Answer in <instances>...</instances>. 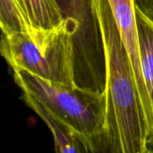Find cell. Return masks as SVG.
<instances>
[{
  "mask_svg": "<svg viewBox=\"0 0 153 153\" xmlns=\"http://www.w3.org/2000/svg\"><path fill=\"white\" fill-rule=\"evenodd\" d=\"M106 62L105 152L147 153L149 127L133 65L108 0H93Z\"/></svg>",
  "mask_w": 153,
  "mask_h": 153,
  "instance_id": "6da1fadb",
  "label": "cell"
},
{
  "mask_svg": "<svg viewBox=\"0 0 153 153\" xmlns=\"http://www.w3.org/2000/svg\"><path fill=\"white\" fill-rule=\"evenodd\" d=\"M21 2L34 28L52 29L64 20L57 0H21Z\"/></svg>",
  "mask_w": 153,
  "mask_h": 153,
  "instance_id": "52a82bcc",
  "label": "cell"
},
{
  "mask_svg": "<svg viewBox=\"0 0 153 153\" xmlns=\"http://www.w3.org/2000/svg\"><path fill=\"white\" fill-rule=\"evenodd\" d=\"M22 99L49 128L54 138L55 150L56 152H94L91 143L83 135L52 112L34 95L28 91H22Z\"/></svg>",
  "mask_w": 153,
  "mask_h": 153,
  "instance_id": "5b68a950",
  "label": "cell"
},
{
  "mask_svg": "<svg viewBox=\"0 0 153 153\" xmlns=\"http://www.w3.org/2000/svg\"><path fill=\"white\" fill-rule=\"evenodd\" d=\"M75 24L64 18L52 29L35 28L31 34H2L1 55L13 70H25L62 85L75 87Z\"/></svg>",
  "mask_w": 153,
  "mask_h": 153,
  "instance_id": "7a4b0ae2",
  "label": "cell"
},
{
  "mask_svg": "<svg viewBox=\"0 0 153 153\" xmlns=\"http://www.w3.org/2000/svg\"><path fill=\"white\" fill-rule=\"evenodd\" d=\"M138 28L142 71L150 96L152 109V124L148 141L153 138V21L135 6ZM147 141V142H148Z\"/></svg>",
  "mask_w": 153,
  "mask_h": 153,
  "instance_id": "8992f818",
  "label": "cell"
},
{
  "mask_svg": "<svg viewBox=\"0 0 153 153\" xmlns=\"http://www.w3.org/2000/svg\"><path fill=\"white\" fill-rule=\"evenodd\" d=\"M0 25L2 34L17 32L31 34L34 27L28 19L21 0H0Z\"/></svg>",
  "mask_w": 153,
  "mask_h": 153,
  "instance_id": "ba28073f",
  "label": "cell"
},
{
  "mask_svg": "<svg viewBox=\"0 0 153 153\" xmlns=\"http://www.w3.org/2000/svg\"><path fill=\"white\" fill-rule=\"evenodd\" d=\"M22 91L38 98L91 144L94 152H105L107 116L105 91L70 87L42 79L25 70H13Z\"/></svg>",
  "mask_w": 153,
  "mask_h": 153,
  "instance_id": "3957f363",
  "label": "cell"
},
{
  "mask_svg": "<svg viewBox=\"0 0 153 153\" xmlns=\"http://www.w3.org/2000/svg\"><path fill=\"white\" fill-rule=\"evenodd\" d=\"M146 151H147V153H153V138L147 142Z\"/></svg>",
  "mask_w": 153,
  "mask_h": 153,
  "instance_id": "30bf717a",
  "label": "cell"
},
{
  "mask_svg": "<svg viewBox=\"0 0 153 153\" xmlns=\"http://www.w3.org/2000/svg\"><path fill=\"white\" fill-rule=\"evenodd\" d=\"M108 3L133 65L134 78L148 123L150 136L152 124V109L142 71L135 3L134 0H108Z\"/></svg>",
  "mask_w": 153,
  "mask_h": 153,
  "instance_id": "277c9868",
  "label": "cell"
},
{
  "mask_svg": "<svg viewBox=\"0 0 153 153\" xmlns=\"http://www.w3.org/2000/svg\"><path fill=\"white\" fill-rule=\"evenodd\" d=\"M150 140H151V139H150Z\"/></svg>",
  "mask_w": 153,
  "mask_h": 153,
  "instance_id": "8fae6325",
  "label": "cell"
},
{
  "mask_svg": "<svg viewBox=\"0 0 153 153\" xmlns=\"http://www.w3.org/2000/svg\"><path fill=\"white\" fill-rule=\"evenodd\" d=\"M135 6L153 21V0H134Z\"/></svg>",
  "mask_w": 153,
  "mask_h": 153,
  "instance_id": "9c48e42d",
  "label": "cell"
}]
</instances>
